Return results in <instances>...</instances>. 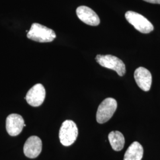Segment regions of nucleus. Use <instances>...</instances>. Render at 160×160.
I'll return each instance as SVG.
<instances>
[{"label": "nucleus", "instance_id": "423d86ee", "mask_svg": "<svg viewBox=\"0 0 160 160\" xmlns=\"http://www.w3.org/2000/svg\"><path fill=\"white\" fill-rule=\"evenodd\" d=\"M45 96V87L41 84H37L29 90L24 99L26 100L29 105L33 107H38L43 103Z\"/></svg>", "mask_w": 160, "mask_h": 160}, {"label": "nucleus", "instance_id": "0eeeda50", "mask_svg": "<svg viewBox=\"0 0 160 160\" xmlns=\"http://www.w3.org/2000/svg\"><path fill=\"white\" fill-rule=\"evenodd\" d=\"M26 126L23 117L20 114L12 113L8 115L6 119V130L12 137L19 135Z\"/></svg>", "mask_w": 160, "mask_h": 160}, {"label": "nucleus", "instance_id": "9b49d317", "mask_svg": "<svg viewBox=\"0 0 160 160\" xmlns=\"http://www.w3.org/2000/svg\"><path fill=\"white\" fill-rule=\"evenodd\" d=\"M143 155L142 146L138 142H133L126 150L123 160H141Z\"/></svg>", "mask_w": 160, "mask_h": 160}, {"label": "nucleus", "instance_id": "ddd939ff", "mask_svg": "<svg viewBox=\"0 0 160 160\" xmlns=\"http://www.w3.org/2000/svg\"><path fill=\"white\" fill-rule=\"evenodd\" d=\"M143 1L149 2V3H152V4H160V0H143Z\"/></svg>", "mask_w": 160, "mask_h": 160}, {"label": "nucleus", "instance_id": "f03ea898", "mask_svg": "<svg viewBox=\"0 0 160 160\" xmlns=\"http://www.w3.org/2000/svg\"><path fill=\"white\" fill-rule=\"evenodd\" d=\"M78 134V128L72 120L64 121L60 128L59 138L63 146L68 147L74 143Z\"/></svg>", "mask_w": 160, "mask_h": 160}, {"label": "nucleus", "instance_id": "f8f14e48", "mask_svg": "<svg viewBox=\"0 0 160 160\" xmlns=\"http://www.w3.org/2000/svg\"><path fill=\"white\" fill-rule=\"evenodd\" d=\"M109 141L110 145L113 150L120 151L124 147L125 138L119 131L111 132L109 134Z\"/></svg>", "mask_w": 160, "mask_h": 160}, {"label": "nucleus", "instance_id": "6e6552de", "mask_svg": "<svg viewBox=\"0 0 160 160\" xmlns=\"http://www.w3.org/2000/svg\"><path fill=\"white\" fill-rule=\"evenodd\" d=\"M42 149V142L37 136L29 137L24 143L23 151L24 155L29 158L38 157Z\"/></svg>", "mask_w": 160, "mask_h": 160}, {"label": "nucleus", "instance_id": "1a4fd4ad", "mask_svg": "<svg viewBox=\"0 0 160 160\" xmlns=\"http://www.w3.org/2000/svg\"><path fill=\"white\" fill-rule=\"evenodd\" d=\"M76 13L80 20L88 25L96 26L100 23V18L92 8L87 6H80L76 10Z\"/></svg>", "mask_w": 160, "mask_h": 160}, {"label": "nucleus", "instance_id": "f257e3e1", "mask_svg": "<svg viewBox=\"0 0 160 160\" xmlns=\"http://www.w3.org/2000/svg\"><path fill=\"white\" fill-rule=\"evenodd\" d=\"M27 37L29 39L40 43L51 42L56 38L55 32L39 23H33L28 32Z\"/></svg>", "mask_w": 160, "mask_h": 160}, {"label": "nucleus", "instance_id": "20e7f679", "mask_svg": "<svg viewBox=\"0 0 160 160\" xmlns=\"http://www.w3.org/2000/svg\"><path fill=\"white\" fill-rule=\"evenodd\" d=\"M118 107L116 100L113 98H107L104 99L97 109L96 120L98 123L103 124L109 121Z\"/></svg>", "mask_w": 160, "mask_h": 160}, {"label": "nucleus", "instance_id": "39448f33", "mask_svg": "<svg viewBox=\"0 0 160 160\" xmlns=\"http://www.w3.org/2000/svg\"><path fill=\"white\" fill-rule=\"evenodd\" d=\"M96 60L101 66L113 70L120 77L126 73L125 65L119 58L111 55H97Z\"/></svg>", "mask_w": 160, "mask_h": 160}, {"label": "nucleus", "instance_id": "7ed1b4c3", "mask_svg": "<svg viewBox=\"0 0 160 160\" xmlns=\"http://www.w3.org/2000/svg\"><path fill=\"white\" fill-rule=\"evenodd\" d=\"M127 21L142 33L147 34L154 30V26L147 18L136 12L129 11L125 13Z\"/></svg>", "mask_w": 160, "mask_h": 160}, {"label": "nucleus", "instance_id": "9d476101", "mask_svg": "<svg viewBox=\"0 0 160 160\" xmlns=\"http://www.w3.org/2000/svg\"><path fill=\"white\" fill-rule=\"evenodd\" d=\"M134 78L141 90L148 92L152 84V75L149 71L143 67H139L134 72Z\"/></svg>", "mask_w": 160, "mask_h": 160}]
</instances>
